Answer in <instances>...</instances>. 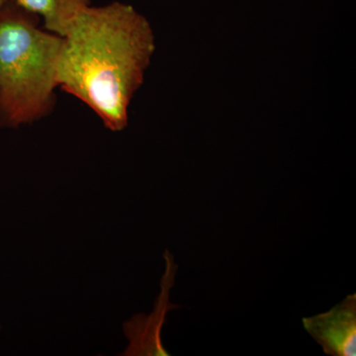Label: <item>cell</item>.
I'll return each instance as SVG.
<instances>
[{
  "instance_id": "6da1fadb",
  "label": "cell",
  "mask_w": 356,
  "mask_h": 356,
  "mask_svg": "<svg viewBox=\"0 0 356 356\" xmlns=\"http://www.w3.org/2000/svg\"><path fill=\"white\" fill-rule=\"evenodd\" d=\"M154 51L153 28L132 6L120 1L89 6L63 37L58 88L83 102L105 128L121 132Z\"/></svg>"
},
{
  "instance_id": "7a4b0ae2",
  "label": "cell",
  "mask_w": 356,
  "mask_h": 356,
  "mask_svg": "<svg viewBox=\"0 0 356 356\" xmlns=\"http://www.w3.org/2000/svg\"><path fill=\"white\" fill-rule=\"evenodd\" d=\"M62 44L15 0L0 6V129L32 125L53 112Z\"/></svg>"
},
{
  "instance_id": "3957f363",
  "label": "cell",
  "mask_w": 356,
  "mask_h": 356,
  "mask_svg": "<svg viewBox=\"0 0 356 356\" xmlns=\"http://www.w3.org/2000/svg\"><path fill=\"white\" fill-rule=\"evenodd\" d=\"M165 273L161 278V294L156 299V306L151 315L136 314L123 324L124 334L130 341L128 348L122 353L123 356H168L170 353L161 343V329L165 323L168 312L179 308L170 302V292L175 284L177 264L168 250L163 254Z\"/></svg>"
},
{
  "instance_id": "277c9868",
  "label": "cell",
  "mask_w": 356,
  "mask_h": 356,
  "mask_svg": "<svg viewBox=\"0 0 356 356\" xmlns=\"http://www.w3.org/2000/svg\"><path fill=\"white\" fill-rule=\"evenodd\" d=\"M304 327L325 355L355 356L356 294L348 295L331 310L303 318Z\"/></svg>"
},
{
  "instance_id": "5b68a950",
  "label": "cell",
  "mask_w": 356,
  "mask_h": 356,
  "mask_svg": "<svg viewBox=\"0 0 356 356\" xmlns=\"http://www.w3.org/2000/svg\"><path fill=\"white\" fill-rule=\"evenodd\" d=\"M38 16L44 29L64 37L77 14L91 6V0H15Z\"/></svg>"
},
{
  "instance_id": "8992f818",
  "label": "cell",
  "mask_w": 356,
  "mask_h": 356,
  "mask_svg": "<svg viewBox=\"0 0 356 356\" xmlns=\"http://www.w3.org/2000/svg\"><path fill=\"white\" fill-rule=\"evenodd\" d=\"M7 1H9V0H0V6H3Z\"/></svg>"
}]
</instances>
